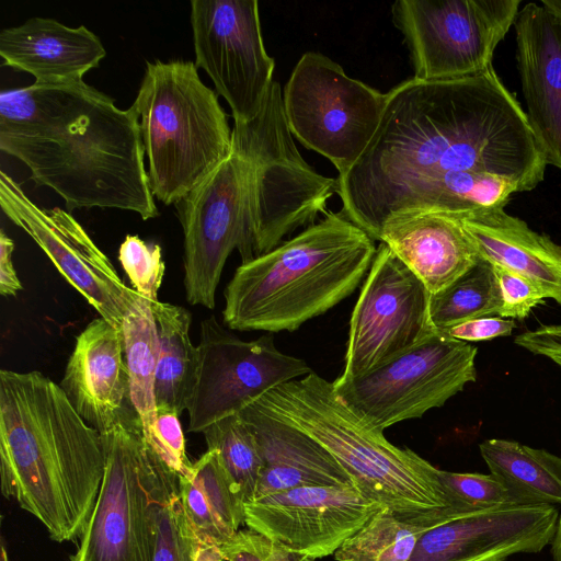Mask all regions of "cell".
Returning a JSON list of instances; mask_svg holds the SVG:
<instances>
[{"label": "cell", "mask_w": 561, "mask_h": 561, "mask_svg": "<svg viewBox=\"0 0 561 561\" xmlns=\"http://www.w3.org/2000/svg\"><path fill=\"white\" fill-rule=\"evenodd\" d=\"M196 561H225L219 546L198 541Z\"/></svg>", "instance_id": "42"}, {"label": "cell", "mask_w": 561, "mask_h": 561, "mask_svg": "<svg viewBox=\"0 0 561 561\" xmlns=\"http://www.w3.org/2000/svg\"><path fill=\"white\" fill-rule=\"evenodd\" d=\"M59 386L101 434L139 419L130 399L123 331L101 317L77 336Z\"/></svg>", "instance_id": "19"}, {"label": "cell", "mask_w": 561, "mask_h": 561, "mask_svg": "<svg viewBox=\"0 0 561 561\" xmlns=\"http://www.w3.org/2000/svg\"><path fill=\"white\" fill-rule=\"evenodd\" d=\"M424 517L404 518L380 508L335 551L336 561H410L428 528Z\"/></svg>", "instance_id": "30"}, {"label": "cell", "mask_w": 561, "mask_h": 561, "mask_svg": "<svg viewBox=\"0 0 561 561\" xmlns=\"http://www.w3.org/2000/svg\"><path fill=\"white\" fill-rule=\"evenodd\" d=\"M198 538L179 495V476L170 471L163 482L156 514L152 561H196Z\"/></svg>", "instance_id": "33"}, {"label": "cell", "mask_w": 561, "mask_h": 561, "mask_svg": "<svg viewBox=\"0 0 561 561\" xmlns=\"http://www.w3.org/2000/svg\"><path fill=\"white\" fill-rule=\"evenodd\" d=\"M375 240L342 211L236 270L222 318L238 331L297 330L348 297L367 275Z\"/></svg>", "instance_id": "4"}, {"label": "cell", "mask_w": 561, "mask_h": 561, "mask_svg": "<svg viewBox=\"0 0 561 561\" xmlns=\"http://www.w3.org/2000/svg\"><path fill=\"white\" fill-rule=\"evenodd\" d=\"M515 344L551 360L561 369V324H541L518 334Z\"/></svg>", "instance_id": "40"}, {"label": "cell", "mask_w": 561, "mask_h": 561, "mask_svg": "<svg viewBox=\"0 0 561 561\" xmlns=\"http://www.w3.org/2000/svg\"><path fill=\"white\" fill-rule=\"evenodd\" d=\"M207 449H216L244 504L255 499L261 455L255 435L238 414L221 419L203 432Z\"/></svg>", "instance_id": "32"}, {"label": "cell", "mask_w": 561, "mask_h": 561, "mask_svg": "<svg viewBox=\"0 0 561 561\" xmlns=\"http://www.w3.org/2000/svg\"><path fill=\"white\" fill-rule=\"evenodd\" d=\"M180 415L170 409L157 408L154 433L150 445L162 462L179 477L186 476L192 463L186 455Z\"/></svg>", "instance_id": "36"}, {"label": "cell", "mask_w": 561, "mask_h": 561, "mask_svg": "<svg viewBox=\"0 0 561 561\" xmlns=\"http://www.w3.org/2000/svg\"><path fill=\"white\" fill-rule=\"evenodd\" d=\"M479 449L490 473L527 504H561V457L502 438L486 439Z\"/></svg>", "instance_id": "28"}, {"label": "cell", "mask_w": 561, "mask_h": 561, "mask_svg": "<svg viewBox=\"0 0 561 561\" xmlns=\"http://www.w3.org/2000/svg\"><path fill=\"white\" fill-rule=\"evenodd\" d=\"M0 206L46 253L58 272L101 318L122 330L138 294L127 287L82 226L59 207L43 208L7 173L0 172Z\"/></svg>", "instance_id": "16"}, {"label": "cell", "mask_w": 561, "mask_h": 561, "mask_svg": "<svg viewBox=\"0 0 561 561\" xmlns=\"http://www.w3.org/2000/svg\"><path fill=\"white\" fill-rule=\"evenodd\" d=\"M272 416L322 445L367 500L404 518L442 523L469 514L460 510L438 468L409 448L388 442L335 393L333 383L311 371L270 390L254 401Z\"/></svg>", "instance_id": "5"}, {"label": "cell", "mask_w": 561, "mask_h": 561, "mask_svg": "<svg viewBox=\"0 0 561 561\" xmlns=\"http://www.w3.org/2000/svg\"><path fill=\"white\" fill-rule=\"evenodd\" d=\"M298 561H314V560L309 559V558L298 557Z\"/></svg>", "instance_id": "45"}, {"label": "cell", "mask_w": 561, "mask_h": 561, "mask_svg": "<svg viewBox=\"0 0 561 561\" xmlns=\"http://www.w3.org/2000/svg\"><path fill=\"white\" fill-rule=\"evenodd\" d=\"M2 65L35 78V84L81 81L106 50L87 26H67L50 18H31L0 32Z\"/></svg>", "instance_id": "22"}, {"label": "cell", "mask_w": 561, "mask_h": 561, "mask_svg": "<svg viewBox=\"0 0 561 561\" xmlns=\"http://www.w3.org/2000/svg\"><path fill=\"white\" fill-rule=\"evenodd\" d=\"M249 164L232 152L174 205L183 230L186 300L215 307L221 273L237 249L241 262L252 260L248 220Z\"/></svg>", "instance_id": "13"}, {"label": "cell", "mask_w": 561, "mask_h": 561, "mask_svg": "<svg viewBox=\"0 0 561 561\" xmlns=\"http://www.w3.org/2000/svg\"><path fill=\"white\" fill-rule=\"evenodd\" d=\"M449 215L459 221L479 259L528 279L561 306V245L504 208Z\"/></svg>", "instance_id": "23"}, {"label": "cell", "mask_w": 561, "mask_h": 561, "mask_svg": "<svg viewBox=\"0 0 561 561\" xmlns=\"http://www.w3.org/2000/svg\"><path fill=\"white\" fill-rule=\"evenodd\" d=\"M554 505H522L472 513L425 531L410 561H506L537 553L557 531Z\"/></svg>", "instance_id": "18"}, {"label": "cell", "mask_w": 561, "mask_h": 561, "mask_svg": "<svg viewBox=\"0 0 561 561\" xmlns=\"http://www.w3.org/2000/svg\"><path fill=\"white\" fill-rule=\"evenodd\" d=\"M130 399L150 445L157 419L154 397L159 337L150 301L138 294L123 321Z\"/></svg>", "instance_id": "29"}, {"label": "cell", "mask_w": 561, "mask_h": 561, "mask_svg": "<svg viewBox=\"0 0 561 561\" xmlns=\"http://www.w3.org/2000/svg\"><path fill=\"white\" fill-rule=\"evenodd\" d=\"M522 192L514 181L480 171H453L416 181L399 192L379 214L373 239L378 241L385 219L397 211L420 209L462 214L504 208L513 193Z\"/></svg>", "instance_id": "25"}, {"label": "cell", "mask_w": 561, "mask_h": 561, "mask_svg": "<svg viewBox=\"0 0 561 561\" xmlns=\"http://www.w3.org/2000/svg\"><path fill=\"white\" fill-rule=\"evenodd\" d=\"M478 348L438 330L368 373L332 381L336 396L370 427L383 432L443 407L477 380Z\"/></svg>", "instance_id": "10"}, {"label": "cell", "mask_w": 561, "mask_h": 561, "mask_svg": "<svg viewBox=\"0 0 561 561\" xmlns=\"http://www.w3.org/2000/svg\"><path fill=\"white\" fill-rule=\"evenodd\" d=\"M198 367L186 404L188 432L202 433L284 382L312 370L282 353L272 333L243 341L210 316L201 321Z\"/></svg>", "instance_id": "12"}, {"label": "cell", "mask_w": 561, "mask_h": 561, "mask_svg": "<svg viewBox=\"0 0 561 561\" xmlns=\"http://www.w3.org/2000/svg\"><path fill=\"white\" fill-rule=\"evenodd\" d=\"M179 495L202 543L220 547L244 523V503L216 449H207L179 477Z\"/></svg>", "instance_id": "26"}, {"label": "cell", "mask_w": 561, "mask_h": 561, "mask_svg": "<svg viewBox=\"0 0 561 561\" xmlns=\"http://www.w3.org/2000/svg\"><path fill=\"white\" fill-rule=\"evenodd\" d=\"M0 149L31 179L76 208L159 216L149 187L139 117L83 80L31 84L0 94Z\"/></svg>", "instance_id": "2"}, {"label": "cell", "mask_w": 561, "mask_h": 561, "mask_svg": "<svg viewBox=\"0 0 561 561\" xmlns=\"http://www.w3.org/2000/svg\"><path fill=\"white\" fill-rule=\"evenodd\" d=\"M386 93L351 78L331 58L305 53L283 89V107L293 136L344 175L375 136Z\"/></svg>", "instance_id": "9"}, {"label": "cell", "mask_w": 561, "mask_h": 561, "mask_svg": "<svg viewBox=\"0 0 561 561\" xmlns=\"http://www.w3.org/2000/svg\"><path fill=\"white\" fill-rule=\"evenodd\" d=\"M225 561H298L283 547L252 529H239L220 546Z\"/></svg>", "instance_id": "38"}, {"label": "cell", "mask_w": 561, "mask_h": 561, "mask_svg": "<svg viewBox=\"0 0 561 561\" xmlns=\"http://www.w3.org/2000/svg\"><path fill=\"white\" fill-rule=\"evenodd\" d=\"M541 4L554 15L561 18V0H543Z\"/></svg>", "instance_id": "44"}, {"label": "cell", "mask_w": 561, "mask_h": 561, "mask_svg": "<svg viewBox=\"0 0 561 561\" xmlns=\"http://www.w3.org/2000/svg\"><path fill=\"white\" fill-rule=\"evenodd\" d=\"M150 305L159 337L156 405L181 415L186 410L198 367V348L190 337L192 317L181 306L159 300Z\"/></svg>", "instance_id": "27"}, {"label": "cell", "mask_w": 561, "mask_h": 561, "mask_svg": "<svg viewBox=\"0 0 561 561\" xmlns=\"http://www.w3.org/2000/svg\"><path fill=\"white\" fill-rule=\"evenodd\" d=\"M131 106L139 117L149 187L165 205L175 204L232 153L227 115L195 62H147Z\"/></svg>", "instance_id": "6"}, {"label": "cell", "mask_w": 561, "mask_h": 561, "mask_svg": "<svg viewBox=\"0 0 561 561\" xmlns=\"http://www.w3.org/2000/svg\"><path fill=\"white\" fill-rule=\"evenodd\" d=\"M553 561H561V514L559 515L557 531L551 542Z\"/></svg>", "instance_id": "43"}, {"label": "cell", "mask_w": 561, "mask_h": 561, "mask_svg": "<svg viewBox=\"0 0 561 561\" xmlns=\"http://www.w3.org/2000/svg\"><path fill=\"white\" fill-rule=\"evenodd\" d=\"M382 506L352 485H308L244 504V524L297 557L335 551Z\"/></svg>", "instance_id": "17"}, {"label": "cell", "mask_w": 561, "mask_h": 561, "mask_svg": "<svg viewBox=\"0 0 561 561\" xmlns=\"http://www.w3.org/2000/svg\"><path fill=\"white\" fill-rule=\"evenodd\" d=\"M195 65L211 79L234 123L256 116L270 91L275 60L267 54L256 0H192Z\"/></svg>", "instance_id": "15"}, {"label": "cell", "mask_w": 561, "mask_h": 561, "mask_svg": "<svg viewBox=\"0 0 561 561\" xmlns=\"http://www.w3.org/2000/svg\"><path fill=\"white\" fill-rule=\"evenodd\" d=\"M102 434L39 371L0 370L1 491L58 542L80 538L105 469Z\"/></svg>", "instance_id": "3"}, {"label": "cell", "mask_w": 561, "mask_h": 561, "mask_svg": "<svg viewBox=\"0 0 561 561\" xmlns=\"http://www.w3.org/2000/svg\"><path fill=\"white\" fill-rule=\"evenodd\" d=\"M494 270L497 276L502 299L497 316L524 320L535 307L545 304L546 298L531 282L503 268L494 267Z\"/></svg>", "instance_id": "37"}, {"label": "cell", "mask_w": 561, "mask_h": 561, "mask_svg": "<svg viewBox=\"0 0 561 561\" xmlns=\"http://www.w3.org/2000/svg\"><path fill=\"white\" fill-rule=\"evenodd\" d=\"M514 26L526 115L547 164L561 170V18L529 2Z\"/></svg>", "instance_id": "20"}, {"label": "cell", "mask_w": 561, "mask_h": 561, "mask_svg": "<svg viewBox=\"0 0 561 561\" xmlns=\"http://www.w3.org/2000/svg\"><path fill=\"white\" fill-rule=\"evenodd\" d=\"M431 296L380 242L351 316L344 368L336 380L362 376L435 333Z\"/></svg>", "instance_id": "14"}, {"label": "cell", "mask_w": 561, "mask_h": 561, "mask_svg": "<svg viewBox=\"0 0 561 561\" xmlns=\"http://www.w3.org/2000/svg\"><path fill=\"white\" fill-rule=\"evenodd\" d=\"M239 414L253 431L262 460L255 499L308 485L354 486L336 459L302 431L255 402Z\"/></svg>", "instance_id": "24"}, {"label": "cell", "mask_w": 561, "mask_h": 561, "mask_svg": "<svg viewBox=\"0 0 561 561\" xmlns=\"http://www.w3.org/2000/svg\"><path fill=\"white\" fill-rule=\"evenodd\" d=\"M232 152L249 164L248 220L252 260L300 227L311 226L337 194V180L317 173L299 153L288 127L283 89L274 81L255 117L234 123ZM251 260V261H252Z\"/></svg>", "instance_id": "7"}, {"label": "cell", "mask_w": 561, "mask_h": 561, "mask_svg": "<svg viewBox=\"0 0 561 561\" xmlns=\"http://www.w3.org/2000/svg\"><path fill=\"white\" fill-rule=\"evenodd\" d=\"M379 127L344 175L342 213L371 238L382 208L410 184L480 171L535 188L546 159L528 118L493 67L458 79L410 78L386 93Z\"/></svg>", "instance_id": "1"}, {"label": "cell", "mask_w": 561, "mask_h": 561, "mask_svg": "<svg viewBox=\"0 0 561 561\" xmlns=\"http://www.w3.org/2000/svg\"><path fill=\"white\" fill-rule=\"evenodd\" d=\"M501 290L494 267L479 259L444 290L431 296L430 314L436 330L499 314Z\"/></svg>", "instance_id": "31"}, {"label": "cell", "mask_w": 561, "mask_h": 561, "mask_svg": "<svg viewBox=\"0 0 561 561\" xmlns=\"http://www.w3.org/2000/svg\"><path fill=\"white\" fill-rule=\"evenodd\" d=\"M516 327L517 324L513 319L491 316L460 322L438 331L456 340L479 342L508 336Z\"/></svg>", "instance_id": "39"}, {"label": "cell", "mask_w": 561, "mask_h": 561, "mask_svg": "<svg viewBox=\"0 0 561 561\" xmlns=\"http://www.w3.org/2000/svg\"><path fill=\"white\" fill-rule=\"evenodd\" d=\"M439 476L455 504L467 514L529 505L491 473L439 470Z\"/></svg>", "instance_id": "34"}, {"label": "cell", "mask_w": 561, "mask_h": 561, "mask_svg": "<svg viewBox=\"0 0 561 561\" xmlns=\"http://www.w3.org/2000/svg\"><path fill=\"white\" fill-rule=\"evenodd\" d=\"M118 261L134 290L150 304L158 301L165 271L160 245L128 234L119 247Z\"/></svg>", "instance_id": "35"}, {"label": "cell", "mask_w": 561, "mask_h": 561, "mask_svg": "<svg viewBox=\"0 0 561 561\" xmlns=\"http://www.w3.org/2000/svg\"><path fill=\"white\" fill-rule=\"evenodd\" d=\"M14 243L3 230L0 231V294L15 296L22 289V283L12 262Z\"/></svg>", "instance_id": "41"}, {"label": "cell", "mask_w": 561, "mask_h": 561, "mask_svg": "<svg viewBox=\"0 0 561 561\" xmlns=\"http://www.w3.org/2000/svg\"><path fill=\"white\" fill-rule=\"evenodd\" d=\"M378 241L385 243L437 294L469 271L479 256L459 221L449 214L420 209L389 215Z\"/></svg>", "instance_id": "21"}, {"label": "cell", "mask_w": 561, "mask_h": 561, "mask_svg": "<svg viewBox=\"0 0 561 561\" xmlns=\"http://www.w3.org/2000/svg\"><path fill=\"white\" fill-rule=\"evenodd\" d=\"M519 0H398L392 22L410 51L413 78L450 80L492 66L493 53L519 11Z\"/></svg>", "instance_id": "11"}, {"label": "cell", "mask_w": 561, "mask_h": 561, "mask_svg": "<svg viewBox=\"0 0 561 561\" xmlns=\"http://www.w3.org/2000/svg\"><path fill=\"white\" fill-rule=\"evenodd\" d=\"M102 436L101 489L70 561H152L157 505L171 470L148 446L139 419Z\"/></svg>", "instance_id": "8"}]
</instances>
